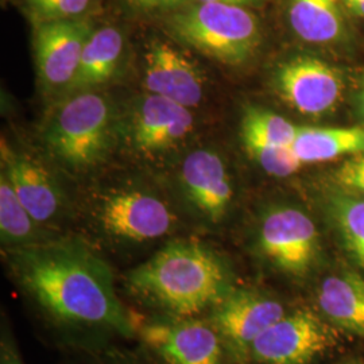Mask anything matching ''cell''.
<instances>
[{"label":"cell","mask_w":364,"mask_h":364,"mask_svg":"<svg viewBox=\"0 0 364 364\" xmlns=\"http://www.w3.org/2000/svg\"><path fill=\"white\" fill-rule=\"evenodd\" d=\"M4 270L30 316L61 352L132 343L135 313L117 289V270L77 234L3 250Z\"/></svg>","instance_id":"6da1fadb"},{"label":"cell","mask_w":364,"mask_h":364,"mask_svg":"<svg viewBox=\"0 0 364 364\" xmlns=\"http://www.w3.org/2000/svg\"><path fill=\"white\" fill-rule=\"evenodd\" d=\"M243 278L234 260L203 235H177L150 257L117 272L124 302L144 317H207Z\"/></svg>","instance_id":"7a4b0ae2"},{"label":"cell","mask_w":364,"mask_h":364,"mask_svg":"<svg viewBox=\"0 0 364 364\" xmlns=\"http://www.w3.org/2000/svg\"><path fill=\"white\" fill-rule=\"evenodd\" d=\"M185 221L171 196L139 182L100 186L77 198L73 234L84 237L115 267H130L150 257L171 237L182 235Z\"/></svg>","instance_id":"3957f363"},{"label":"cell","mask_w":364,"mask_h":364,"mask_svg":"<svg viewBox=\"0 0 364 364\" xmlns=\"http://www.w3.org/2000/svg\"><path fill=\"white\" fill-rule=\"evenodd\" d=\"M246 250L263 277L296 289L309 287L324 263L316 221L291 201L260 205L248 228Z\"/></svg>","instance_id":"277c9868"},{"label":"cell","mask_w":364,"mask_h":364,"mask_svg":"<svg viewBox=\"0 0 364 364\" xmlns=\"http://www.w3.org/2000/svg\"><path fill=\"white\" fill-rule=\"evenodd\" d=\"M119 122L109 100L87 91L66 96L48 119L43 142L50 156L72 171L102 164L112 150Z\"/></svg>","instance_id":"5b68a950"},{"label":"cell","mask_w":364,"mask_h":364,"mask_svg":"<svg viewBox=\"0 0 364 364\" xmlns=\"http://www.w3.org/2000/svg\"><path fill=\"white\" fill-rule=\"evenodd\" d=\"M170 34L198 53L225 65H243L259 49L262 26L250 9L197 1L174 11Z\"/></svg>","instance_id":"8992f818"},{"label":"cell","mask_w":364,"mask_h":364,"mask_svg":"<svg viewBox=\"0 0 364 364\" xmlns=\"http://www.w3.org/2000/svg\"><path fill=\"white\" fill-rule=\"evenodd\" d=\"M135 320L132 344L144 364H239L207 317L168 320L135 313Z\"/></svg>","instance_id":"52a82bcc"},{"label":"cell","mask_w":364,"mask_h":364,"mask_svg":"<svg viewBox=\"0 0 364 364\" xmlns=\"http://www.w3.org/2000/svg\"><path fill=\"white\" fill-rule=\"evenodd\" d=\"M173 200L185 224L198 232L218 234L224 230L234 216L236 191L220 154L209 149L188 154Z\"/></svg>","instance_id":"ba28073f"},{"label":"cell","mask_w":364,"mask_h":364,"mask_svg":"<svg viewBox=\"0 0 364 364\" xmlns=\"http://www.w3.org/2000/svg\"><path fill=\"white\" fill-rule=\"evenodd\" d=\"M338 340L336 326L312 305L297 302L252 343L245 364H316Z\"/></svg>","instance_id":"9c48e42d"},{"label":"cell","mask_w":364,"mask_h":364,"mask_svg":"<svg viewBox=\"0 0 364 364\" xmlns=\"http://www.w3.org/2000/svg\"><path fill=\"white\" fill-rule=\"evenodd\" d=\"M296 304L275 287L243 279L207 318L219 329L239 364H245L252 343Z\"/></svg>","instance_id":"30bf717a"},{"label":"cell","mask_w":364,"mask_h":364,"mask_svg":"<svg viewBox=\"0 0 364 364\" xmlns=\"http://www.w3.org/2000/svg\"><path fill=\"white\" fill-rule=\"evenodd\" d=\"M1 171L37 223L55 234H73L77 198L66 193L42 162L1 142Z\"/></svg>","instance_id":"8fae6325"},{"label":"cell","mask_w":364,"mask_h":364,"mask_svg":"<svg viewBox=\"0 0 364 364\" xmlns=\"http://www.w3.org/2000/svg\"><path fill=\"white\" fill-rule=\"evenodd\" d=\"M189 108L149 93L131 105L117 124L119 138L136 156L165 154L182 144L193 130Z\"/></svg>","instance_id":"7c38bea8"},{"label":"cell","mask_w":364,"mask_h":364,"mask_svg":"<svg viewBox=\"0 0 364 364\" xmlns=\"http://www.w3.org/2000/svg\"><path fill=\"white\" fill-rule=\"evenodd\" d=\"M274 90L306 117H323L338 107L346 81L336 66L312 54L291 57L275 69Z\"/></svg>","instance_id":"4fadbf2b"},{"label":"cell","mask_w":364,"mask_h":364,"mask_svg":"<svg viewBox=\"0 0 364 364\" xmlns=\"http://www.w3.org/2000/svg\"><path fill=\"white\" fill-rule=\"evenodd\" d=\"M92 33L91 23L80 18L37 25L36 64L39 82L45 91H65L77 72L81 54Z\"/></svg>","instance_id":"5bb4252c"},{"label":"cell","mask_w":364,"mask_h":364,"mask_svg":"<svg viewBox=\"0 0 364 364\" xmlns=\"http://www.w3.org/2000/svg\"><path fill=\"white\" fill-rule=\"evenodd\" d=\"M144 85L150 93L191 109L204 97L205 78L186 54L154 39L144 54Z\"/></svg>","instance_id":"9a60e30c"},{"label":"cell","mask_w":364,"mask_h":364,"mask_svg":"<svg viewBox=\"0 0 364 364\" xmlns=\"http://www.w3.org/2000/svg\"><path fill=\"white\" fill-rule=\"evenodd\" d=\"M312 306L338 331L364 338V278L341 267L309 285Z\"/></svg>","instance_id":"2e32d148"},{"label":"cell","mask_w":364,"mask_h":364,"mask_svg":"<svg viewBox=\"0 0 364 364\" xmlns=\"http://www.w3.org/2000/svg\"><path fill=\"white\" fill-rule=\"evenodd\" d=\"M285 14L291 31L306 43L336 46L351 36L341 0H285Z\"/></svg>","instance_id":"e0dca14e"},{"label":"cell","mask_w":364,"mask_h":364,"mask_svg":"<svg viewBox=\"0 0 364 364\" xmlns=\"http://www.w3.org/2000/svg\"><path fill=\"white\" fill-rule=\"evenodd\" d=\"M123 48V36L115 27L93 30L81 54L77 72L64 91L66 96L92 91L105 84L117 72Z\"/></svg>","instance_id":"ac0fdd59"},{"label":"cell","mask_w":364,"mask_h":364,"mask_svg":"<svg viewBox=\"0 0 364 364\" xmlns=\"http://www.w3.org/2000/svg\"><path fill=\"white\" fill-rule=\"evenodd\" d=\"M63 235L42 227L30 215L4 171L0 173V243L3 250L28 247Z\"/></svg>","instance_id":"d6986e66"},{"label":"cell","mask_w":364,"mask_h":364,"mask_svg":"<svg viewBox=\"0 0 364 364\" xmlns=\"http://www.w3.org/2000/svg\"><path fill=\"white\" fill-rule=\"evenodd\" d=\"M293 150L304 165L326 162L340 156H363L364 127H301L293 144Z\"/></svg>","instance_id":"ffe728a7"},{"label":"cell","mask_w":364,"mask_h":364,"mask_svg":"<svg viewBox=\"0 0 364 364\" xmlns=\"http://www.w3.org/2000/svg\"><path fill=\"white\" fill-rule=\"evenodd\" d=\"M324 212L347 252L364 269V197L336 186L326 191Z\"/></svg>","instance_id":"44dd1931"},{"label":"cell","mask_w":364,"mask_h":364,"mask_svg":"<svg viewBox=\"0 0 364 364\" xmlns=\"http://www.w3.org/2000/svg\"><path fill=\"white\" fill-rule=\"evenodd\" d=\"M301 127L294 126L281 115H277L273 111L250 107L245 112L242 124H240V135L243 142L255 141L260 144L291 147Z\"/></svg>","instance_id":"7402d4cb"},{"label":"cell","mask_w":364,"mask_h":364,"mask_svg":"<svg viewBox=\"0 0 364 364\" xmlns=\"http://www.w3.org/2000/svg\"><path fill=\"white\" fill-rule=\"evenodd\" d=\"M245 149L262 169L269 176L277 178H287L289 176L299 171L304 165L296 156L293 146L282 147L273 144H260L255 141L243 142Z\"/></svg>","instance_id":"603a6c76"},{"label":"cell","mask_w":364,"mask_h":364,"mask_svg":"<svg viewBox=\"0 0 364 364\" xmlns=\"http://www.w3.org/2000/svg\"><path fill=\"white\" fill-rule=\"evenodd\" d=\"M58 364H144L132 343L117 341L96 348L64 352Z\"/></svg>","instance_id":"cb8c5ba5"},{"label":"cell","mask_w":364,"mask_h":364,"mask_svg":"<svg viewBox=\"0 0 364 364\" xmlns=\"http://www.w3.org/2000/svg\"><path fill=\"white\" fill-rule=\"evenodd\" d=\"M91 0H25L36 25L50 21L77 19L90 7Z\"/></svg>","instance_id":"d4e9b609"},{"label":"cell","mask_w":364,"mask_h":364,"mask_svg":"<svg viewBox=\"0 0 364 364\" xmlns=\"http://www.w3.org/2000/svg\"><path fill=\"white\" fill-rule=\"evenodd\" d=\"M333 186L364 197V154L350 156L332 173Z\"/></svg>","instance_id":"484cf974"},{"label":"cell","mask_w":364,"mask_h":364,"mask_svg":"<svg viewBox=\"0 0 364 364\" xmlns=\"http://www.w3.org/2000/svg\"><path fill=\"white\" fill-rule=\"evenodd\" d=\"M0 364H25L9 314L0 317Z\"/></svg>","instance_id":"4316f807"},{"label":"cell","mask_w":364,"mask_h":364,"mask_svg":"<svg viewBox=\"0 0 364 364\" xmlns=\"http://www.w3.org/2000/svg\"><path fill=\"white\" fill-rule=\"evenodd\" d=\"M134 10L142 13H165L177 11L188 6L189 0H126Z\"/></svg>","instance_id":"83f0119b"},{"label":"cell","mask_w":364,"mask_h":364,"mask_svg":"<svg viewBox=\"0 0 364 364\" xmlns=\"http://www.w3.org/2000/svg\"><path fill=\"white\" fill-rule=\"evenodd\" d=\"M341 1L350 18L364 21V0H341Z\"/></svg>","instance_id":"f1b7e54d"},{"label":"cell","mask_w":364,"mask_h":364,"mask_svg":"<svg viewBox=\"0 0 364 364\" xmlns=\"http://www.w3.org/2000/svg\"><path fill=\"white\" fill-rule=\"evenodd\" d=\"M197 1H213V3H223V4L237 6V7H245V9L260 7L264 3H267V0H197Z\"/></svg>","instance_id":"f546056e"},{"label":"cell","mask_w":364,"mask_h":364,"mask_svg":"<svg viewBox=\"0 0 364 364\" xmlns=\"http://www.w3.org/2000/svg\"><path fill=\"white\" fill-rule=\"evenodd\" d=\"M360 107H362V112H363L364 115V85L363 88H362V92H360Z\"/></svg>","instance_id":"4dcf8cb0"},{"label":"cell","mask_w":364,"mask_h":364,"mask_svg":"<svg viewBox=\"0 0 364 364\" xmlns=\"http://www.w3.org/2000/svg\"><path fill=\"white\" fill-rule=\"evenodd\" d=\"M340 364H363L360 360H347V362H344V363Z\"/></svg>","instance_id":"1f68e13d"}]
</instances>
